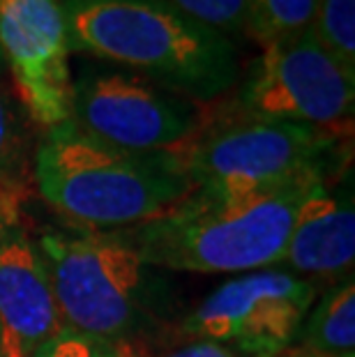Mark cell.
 I'll return each instance as SVG.
<instances>
[{"mask_svg": "<svg viewBox=\"0 0 355 357\" xmlns=\"http://www.w3.org/2000/svg\"><path fill=\"white\" fill-rule=\"evenodd\" d=\"M355 261V208L353 196L316 187L300 205L282 263L293 275L344 277Z\"/></svg>", "mask_w": 355, "mask_h": 357, "instance_id": "cell-11", "label": "cell"}, {"mask_svg": "<svg viewBox=\"0 0 355 357\" xmlns=\"http://www.w3.org/2000/svg\"><path fill=\"white\" fill-rule=\"evenodd\" d=\"M33 176L44 201L93 231L150 222L194 192L180 159L120 150L72 120L47 129Z\"/></svg>", "mask_w": 355, "mask_h": 357, "instance_id": "cell-3", "label": "cell"}, {"mask_svg": "<svg viewBox=\"0 0 355 357\" xmlns=\"http://www.w3.org/2000/svg\"><path fill=\"white\" fill-rule=\"evenodd\" d=\"M337 136L332 129L247 118L196 139L185 171L196 192L243 196L302 178H328Z\"/></svg>", "mask_w": 355, "mask_h": 357, "instance_id": "cell-5", "label": "cell"}, {"mask_svg": "<svg viewBox=\"0 0 355 357\" xmlns=\"http://www.w3.org/2000/svg\"><path fill=\"white\" fill-rule=\"evenodd\" d=\"M70 51L130 67L180 97L213 102L236 86L233 42L157 0H60Z\"/></svg>", "mask_w": 355, "mask_h": 357, "instance_id": "cell-1", "label": "cell"}, {"mask_svg": "<svg viewBox=\"0 0 355 357\" xmlns=\"http://www.w3.org/2000/svg\"><path fill=\"white\" fill-rule=\"evenodd\" d=\"M37 247L65 328L107 341H139L162 323L169 302L162 272L118 231H51Z\"/></svg>", "mask_w": 355, "mask_h": 357, "instance_id": "cell-4", "label": "cell"}, {"mask_svg": "<svg viewBox=\"0 0 355 357\" xmlns=\"http://www.w3.org/2000/svg\"><path fill=\"white\" fill-rule=\"evenodd\" d=\"M166 357H256V355H247L243 351H238V348L215 344V341H194V344L178 348V351L169 353Z\"/></svg>", "mask_w": 355, "mask_h": 357, "instance_id": "cell-18", "label": "cell"}, {"mask_svg": "<svg viewBox=\"0 0 355 357\" xmlns=\"http://www.w3.org/2000/svg\"><path fill=\"white\" fill-rule=\"evenodd\" d=\"M312 35L355 77V0H316Z\"/></svg>", "mask_w": 355, "mask_h": 357, "instance_id": "cell-15", "label": "cell"}, {"mask_svg": "<svg viewBox=\"0 0 355 357\" xmlns=\"http://www.w3.org/2000/svg\"><path fill=\"white\" fill-rule=\"evenodd\" d=\"M326 178L312 176L268 192L213 196L194 192L164 215L118 233L157 270L222 275L284 261L300 205Z\"/></svg>", "mask_w": 355, "mask_h": 357, "instance_id": "cell-2", "label": "cell"}, {"mask_svg": "<svg viewBox=\"0 0 355 357\" xmlns=\"http://www.w3.org/2000/svg\"><path fill=\"white\" fill-rule=\"evenodd\" d=\"M70 120L109 146L183 164L201 136V113L190 100L137 74L95 67L72 81Z\"/></svg>", "mask_w": 355, "mask_h": 357, "instance_id": "cell-6", "label": "cell"}, {"mask_svg": "<svg viewBox=\"0 0 355 357\" xmlns=\"http://www.w3.org/2000/svg\"><path fill=\"white\" fill-rule=\"evenodd\" d=\"M30 189L28 134L17 104L0 86V229L17 226Z\"/></svg>", "mask_w": 355, "mask_h": 357, "instance_id": "cell-12", "label": "cell"}, {"mask_svg": "<svg viewBox=\"0 0 355 357\" xmlns=\"http://www.w3.org/2000/svg\"><path fill=\"white\" fill-rule=\"evenodd\" d=\"M277 357H312V355L305 353L302 348H296V351H289V348H286V351H284V353H279Z\"/></svg>", "mask_w": 355, "mask_h": 357, "instance_id": "cell-19", "label": "cell"}, {"mask_svg": "<svg viewBox=\"0 0 355 357\" xmlns=\"http://www.w3.org/2000/svg\"><path fill=\"white\" fill-rule=\"evenodd\" d=\"M247 35L263 47L312 26L316 0H243Z\"/></svg>", "mask_w": 355, "mask_h": 357, "instance_id": "cell-14", "label": "cell"}, {"mask_svg": "<svg viewBox=\"0 0 355 357\" xmlns=\"http://www.w3.org/2000/svg\"><path fill=\"white\" fill-rule=\"evenodd\" d=\"M355 77L316 42L312 30L263 47L240 93L247 118L332 129L351 120Z\"/></svg>", "mask_w": 355, "mask_h": 357, "instance_id": "cell-7", "label": "cell"}, {"mask_svg": "<svg viewBox=\"0 0 355 357\" xmlns=\"http://www.w3.org/2000/svg\"><path fill=\"white\" fill-rule=\"evenodd\" d=\"M33 357H146L139 341H107L60 328Z\"/></svg>", "mask_w": 355, "mask_h": 357, "instance_id": "cell-16", "label": "cell"}, {"mask_svg": "<svg viewBox=\"0 0 355 357\" xmlns=\"http://www.w3.org/2000/svg\"><path fill=\"white\" fill-rule=\"evenodd\" d=\"M302 351L312 357H355V284L342 281L305 318Z\"/></svg>", "mask_w": 355, "mask_h": 357, "instance_id": "cell-13", "label": "cell"}, {"mask_svg": "<svg viewBox=\"0 0 355 357\" xmlns=\"http://www.w3.org/2000/svg\"><path fill=\"white\" fill-rule=\"evenodd\" d=\"M316 300V286L289 270H256L215 288L183 321V334L247 355L277 357L291 346Z\"/></svg>", "mask_w": 355, "mask_h": 357, "instance_id": "cell-8", "label": "cell"}, {"mask_svg": "<svg viewBox=\"0 0 355 357\" xmlns=\"http://www.w3.org/2000/svg\"><path fill=\"white\" fill-rule=\"evenodd\" d=\"M201 24L229 35H247L243 0H157Z\"/></svg>", "mask_w": 355, "mask_h": 357, "instance_id": "cell-17", "label": "cell"}, {"mask_svg": "<svg viewBox=\"0 0 355 357\" xmlns=\"http://www.w3.org/2000/svg\"><path fill=\"white\" fill-rule=\"evenodd\" d=\"M0 63H3V58H0Z\"/></svg>", "mask_w": 355, "mask_h": 357, "instance_id": "cell-20", "label": "cell"}, {"mask_svg": "<svg viewBox=\"0 0 355 357\" xmlns=\"http://www.w3.org/2000/svg\"><path fill=\"white\" fill-rule=\"evenodd\" d=\"M70 37L60 0H0V58L26 116L44 129L70 120Z\"/></svg>", "mask_w": 355, "mask_h": 357, "instance_id": "cell-9", "label": "cell"}, {"mask_svg": "<svg viewBox=\"0 0 355 357\" xmlns=\"http://www.w3.org/2000/svg\"><path fill=\"white\" fill-rule=\"evenodd\" d=\"M63 328L47 261L28 235L0 229V357H33Z\"/></svg>", "mask_w": 355, "mask_h": 357, "instance_id": "cell-10", "label": "cell"}]
</instances>
